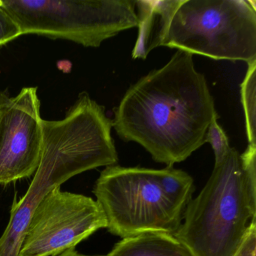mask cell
<instances>
[{"mask_svg":"<svg viewBox=\"0 0 256 256\" xmlns=\"http://www.w3.org/2000/svg\"><path fill=\"white\" fill-rule=\"evenodd\" d=\"M234 256H256V220L250 223L244 241Z\"/></svg>","mask_w":256,"mask_h":256,"instance_id":"obj_13","label":"cell"},{"mask_svg":"<svg viewBox=\"0 0 256 256\" xmlns=\"http://www.w3.org/2000/svg\"><path fill=\"white\" fill-rule=\"evenodd\" d=\"M104 228L107 221L96 200L56 187L34 211L18 256H58Z\"/></svg>","mask_w":256,"mask_h":256,"instance_id":"obj_7","label":"cell"},{"mask_svg":"<svg viewBox=\"0 0 256 256\" xmlns=\"http://www.w3.org/2000/svg\"><path fill=\"white\" fill-rule=\"evenodd\" d=\"M114 113L118 136L138 144L167 167L185 161L203 146L210 124L218 116L193 55L180 50L164 66L131 85Z\"/></svg>","mask_w":256,"mask_h":256,"instance_id":"obj_1","label":"cell"},{"mask_svg":"<svg viewBox=\"0 0 256 256\" xmlns=\"http://www.w3.org/2000/svg\"><path fill=\"white\" fill-rule=\"evenodd\" d=\"M86 256V254H82L79 253L78 252L73 250H68L67 251L61 253V254H58V256Z\"/></svg>","mask_w":256,"mask_h":256,"instance_id":"obj_14","label":"cell"},{"mask_svg":"<svg viewBox=\"0 0 256 256\" xmlns=\"http://www.w3.org/2000/svg\"><path fill=\"white\" fill-rule=\"evenodd\" d=\"M106 256H192L174 235L146 233L124 238Z\"/></svg>","mask_w":256,"mask_h":256,"instance_id":"obj_9","label":"cell"},{"mask_svg":"<svg viewBox=\"0 0 256 256\" xmlns=\"http://www.w3.org/2000/svg\"><path fill=\"white\" fill-rule=\"evenodd\" d=\"M254 220L256 190L240 154L230 148L187 205L184 222L174 236L192 256H234Z\"/></svg>","mask_w":256,"mask_h":256,"instance_id":"obj_5","label":"cell"},{"mask_svg":"<svg viewBox=\"0 0 256 256\" xmlns=\"http://www.w3.org/2000/svg\"><path fill=\"white\" fill-rule=\"evenodd\" d=\"M22 35L37 34L98 48L138 26L134 0H0Z\"/></svg>","mask_w":256,"mask_h":256,"instance_id":"obj_6","label":"cell"},{"mask_svg":"<svg viewBox=\"0 0 256 256\" xmlns=\"http://www.w3.org/2000/svg\"><path fill=\"white\" fill-rule=\"evenodd\" d=\"M42 124L41 162L24 196L13 202L0 236V256H18L32 214L48 193L76 175L118 162L112 120L89 97H78L64 119Z\"/></svg>","mask_w":256,"mask_h":256,"instance_id":"obj_3","label":"cell"},{"mask_svg":"<svg viewBox=\"0 0 256 256\" xmlns=\"http://www.w3.org/2000/svg\"><path fill=\"white\" fill-rule=\"evenodd\" d=\"M20 28L10 14L0 6V47L20 36Z\"/></svg>","mask_w":256,"mask_h":256,"instance_id":"obj_12","label":"cell"},{"mask_svg":"<svg viewBox=\"0 0 256 256\" xmlns=\"http://www.w3.org/2000/svg\"><path fill=\"white\" fill-rule=\"evenodd\" d=\"M256 1H136L138 38L132 58L158 47L216 60H256Z\"/></svg>","mask_w":256,"mask_h":256,"instance_id":"obj_2","label":"cell"},{"mask_svg":"<svg viewBox=\"0 0 256 256\" xmlns=\"http://www.w3.org/2000/svg\"><path fill=\"white\" fill-rule=\"evenodd\" d=\"M37 88L16 96L0 91V184L36 173L42 154V119Z\"/></svg>","mask_w":256,"mask_h":256,"instance_id":"obj_8","label":"cell"},{"mask_svg":"<svg viewBox=\"0 0 256 256\" xmlns=\"http://www.w3.org/2000/svg\"><path fill=\"white\" fill-rule=\"evenodd\" d=\"M240 94L248 145L256 146V60L248 64L240 85Z\"/></svg>","mask_w":256,"mask_h":256,"instance_id":"obj_10","label":"cell"},{"mask_svg":"<svg viewBox=\"0 0 256 256\" xmlns=\"http://www.w3.org/2000/svg\"><path fill=\"white\" fill-rule=\"evenodd\" d=\"M218 118L220 116L218 115L211 121L206 137V143L208 142L214 150L215 163L220 162L230 148L228 138L217 122Z\"/></svg>","mask_w":256,"mask_h":256,"instance_id":"obj_11","label":"cell"},{"mask_svg":"<svg viewBox=\"0 0 256 256\" xmlns=\"http://www.w3.org/2000/svg\"><path fill=\"white\" fill-rule=\"evenodd\" d=\"M194 192L192 178L180 169L116 164L101 172L94 188L108 230L122 239L146 233L174 234Z\"/></svg>","mask_w":256,"mask_h":256,"instance_id":"obj_4","label":"cell"}]
</instances>
